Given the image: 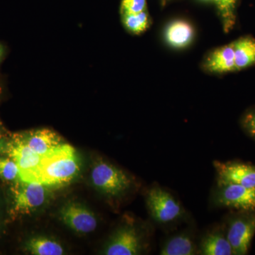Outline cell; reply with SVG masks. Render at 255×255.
Here are the masks:
<instances>
[{
    "mask_svg": "<svg viewBox=\"0 0 255 255\" xmlns=\"http://www.w3.org/2000/svg\"><path fill=\"white\" fill-rule=\"evenodd\" d=\"M80 157L73 146L62 144L43 156L33 182L47 187H61L78 175Z\"/></svg>",
    "mask_w": 255,
    "mask_h": 255,
    "instance_id": "1",
    "label": "cell"
},
{
    "mask_svg": "<svg viewBox=\"0 0 255 255\" xmlns=\"http://www.w3.org/2000/svg\"><path fill=\"white\" fill-rule=\"evenodd\" d=\"M47 186L37 182H26L18 179L10 184L8 214L16 219L34 212L44 205L48 199Z\"/></svg>",
    "mask_w": 255,
    "mask_h": 255,
    "instance_id": "2",
    "label": "cell"
},
{
    "mask_svg": "<svg viewBox=\"0 0 255 255\" xmlns=\"http://www.w3.org/2000/svg\"><path fill=\"white\" fill-rule=\"evenodd\" d=\"M91 180L97 190L112 197L122 195L132 185L131 178L126 172L103 159L94 164Z\"/></svg>",
    "mask_w": 255,
    "mask_h": 255,
    "instance_id": "3",
    "label": "cell"
},
{
    "mask_svg": "<svg viewBox=\"0 0 255 255\" xmlns=\"http://www.w3.org/2000/svg\"><path fill=\"white\" fill-rule=\"evenodd\" d=\"M146 203L152 219L164 226L180 221L186 214L179 201L169 191L159 186L149 189Z\"/></svg>",
    "mask_w": 255,
    "mask_h": 255,
    "instance_id": "4",
    "label": "cell"
},
{
    "mask_svg": "<svg viewBox=\"0 0 255 255\" xmlns=\"http://www.w3.org/2000/svg\"><path fill=\"white\" fill-rule=\"evenodd\" d=\"M215 206L243 211H255V187L239 184L217 185L212 196Z\"/></svg>",
    "mask_w": 255,
    "mask_h": 255,
    "instance_id": "5",
    "label": "cell"
},
{
    "mask_svg": "<svg viewBox=\"0 0 255 255\" xmlns=\"http://www.w3.org/2000/svg\"><path fill=\"white\" fill-rule=\"evenodd\" d=\"M255 234V211H243L242 214L231 218L226 236L232 247L233 255H246Z\"/></svg>",
    "mask_w": 255,
    "mask_h": 255,
    "instance_id": "6",
    "label": "cell"
},
{
    "mask_svg": "<svg viewBox=\"0 0 255 255\" xmlns=\"http://www.w3.org/2000/svg\"><path fill=\"white\" fill-rule=\"evenodd\" d=\"M142 236L132 224L119 228L112 235L104 251L107 255H135L143 248Z\"/></svg>",
    "mask_w": 255,
    "mask_h": 255,
    "instance_id": "7",
    "label": "cell"
},
{
    "mask_svg": "<svg viewBox=\"0 0 255 255\" xmlns=\"http://www.w3.org/2000/svg\"><path fill=\"white\" fill-rule=\"evenodd\" d=\"M217 172V185L239 184L255 187V166L242 162L214 161Z\"/></svg>",
    "mask_w": 255,
    "mask_h": 255,
    "instance_id": "8",
    "label": "cell"
},
{
    "mask_svg": "<svg viewBox=\"0 0 255 255\" xmlns=\"http://www.w3.org/2000/svg\"><path fill=\"white\" fill-rule=\"evenodd\" d=\"M59 214L64 224L78 234H88L97 227L95 215L80 203H67L60 210Z\"/></svg>",
    "mask_w": 255,
    "mask_h": 255,
    "instance_id": "9",
    "label": "cell"
},
{
    "mask_svg": "<svg viewBox=\"0 0 255 255\" xmlns=\"http://www.w3.org/2000/svg\"><path fill=\"white\" fill-rule=\"evenodd\" d=\"M11 135L42 157L63 144L61 137L50 129H35L14 132Z\"/></svg>",
    "mask_w": 255,
    "mask_h": 255,
    "instance_id": "10",
    "label": "cell"
},
{
    "mask_svg": "<svg viewBox=\"0 0 255 255\" xmlns=\"http://www.w3.org/2000/svg\"><path fill=\"white\" fill-rule=\"evenodd\" d=\"M199 254L204 255H233L232 247L228 241L226 233L219 228H214L201 239Z\"/></svg>",
    "mask_w": 255,
    "mask_h": 255,
    "instance_id": "11",
    "label": "cell"
},
{
    "mask_svg": "<svg viewBox=\"0 0 255 255\" xmlns=\"http://www.w3.org/2000/svg\"><path fill=\"white\" fill-rule=\"evenodd\" d=\"M162 255H194L199 254L194 236L184 231L168 238L161 248Z\"/></svg>",
    "mask_w": 255,
    "mask_h": 255,
    "instance_id": "12",
    "label": "cell"
},
{
    "mask_svg": "<svg viewBox=\"0 0 255 255\" xmlns=\"http://www.w3.org/2000/svg\"><path fill=\"white\" fill-rule=\"evenodd\" d=\"M204 68L214 73H225L236 70L233 43L212 52L206 58Z\"/></svg>",
    "mask_w": 255,
    "mask_h": 255,
    "instance_id": "13",
    "label": "cell"
},
{
    "mask_svg": "<svg viewBox=\"0 0 255 255\" xmlns=\"http://www.w3.org/2000/svg\"><path fill=\"white\" fill-rule=\"evenodd\" d=\"M194 35L192 26L183 20L173 21L165 30L166 41L174 48L187 46L192 41Z\"/></svg>",
    "mask_w": 255,
    "mask_h": 255,
    "instance_id": "14",
    "label": "cell"
},
{
    "mask_svg": "<svg viewBox=\"0 0 255 255\" xmlns=\"http://www.w3.org/2000/svg\"><path fill=\"white\" fill-rule=\"evenodd\" d=\"M235 68L241 70L255 64V40L252 37H244L233 42Z\"/></svg>",
    "mask_w": 255,
    "mask_h": 255,
    "instance_id": "15",
    "label": "cell"
},
{
    "mask_svg": "<svg viewBox=\"0 0 255 255\" xmlns=\"http://www.w3.org/2000/svg\"><path fill=\"white\" fill-rule=\"evenodd\" d=\"M23 249L28 254L33 255H62L65 252L58 242L44 236L30 238L25 243Z\"/></svg>",
    "mask_w": 255,
    "mask_h": 255,
    "instance_id": "16",
    "label": "cell"
},
{
    "mask_svg": "<svg viewBox=\"0 0 255 255\" xmlns=\"http://www.w3.org/2000/svg\"><path fill=\"white\" fill-rule=\"evenodd\" d=\"M124 27L133 34H140L145 31L150 25V17L147 10L137 14L122 15Z\"/></svg>",
    "mask_w": 255,
    "mask_h": 255,
    "instance_id": "17",
    "label": "cell"
},
{
    "mask_svg": "<svg viewBox=\"0 0 255 255\" xmlns=\"http://www.w3.org/2000/svg\"><path fill=\"white\" fill-rule=\"evenodd\" d=\"M214 2L217 6L221 18H222L224 30L226 32L231 31L236 23V7L237 0H206Z\"/></svg>",
    "mask_w": 255,
    "mask_h": 255,
    "instance_id": "18",
    "label": "cell"
},
{
    "mask_svg": "<svg viewBox=\"0 0 255 255\" xmlns=\"http://www.w3.org/2000/svg\"><path fill=\"white\" fill-rule=\"evenodd\" d=\"M19 177V168L14 159L8 156H0V179L11 184Z\"/></svg>",
    "mask_w": 255,
    "mask_h": 255,
    "instance_id": "19",
    "label": "cell"
},
{
    "mask_svg": "<svg viewBox=\"0 0 255 255\" xmlns=\"http://www.w3.org/2000/svg\"><path fill=\"white\" fill-rule=\"evenodd\" d=\"M146 10V0H122L121 13L123 14H137Z\"/></svg>",
    "mask_w": 255,
    "mask_h": 255,
    "instance_id": "20",
    "label": "cell"
},
{
    "mask_svg": "<svg viewBox=\"0 0 255 255\" xmlns=\"http://www.w3.org/2000/svg\"><path fill=\"white\" fill-rule=\"evenodd\" d=\"M243 125L248 133L255 138V112L247 114L243 120Z\"/></svg>",
    "mask_w": 255,
    "mask_h": 255,
    "instance_id": "21",
    "label": "cell"
},
{
    "mask_svg": "<svg viewBox=\"0 0 255 255\" xmlns=\"http://www.w3.org/2000/svg\"><path fill=\"white\" fill-rule=\"evenodd\" d=\"M8 133H9V132L6 131L4 127H3L2 124H1V122H0V143H1L5 137H6V135H8Z\"/></svg>",
    "mask_w": 255,
    "mask_h": 255,
    "instance_id": "22",
    "label": "cell"
},
{
    "mask_svg": "<svg viewBox=\"0 0 255 255\" xmlns=\"http://www.w3.org/2000/svg\"><path fill=\"white\" fill-rule=\"evenodd\" d=\"M5 53H6V50H5L4 46L0 43V64L4 59Z\"/></svg>",
    "mask_w": 255,
    "mask_h": 255,
    "instance_id": "23",
    "label": "cell"
},
{
    "mask_svg": "<svg viewBox=\"0 0 255 255\" xmlns=\"http://www.w3.org/2000/svg\"><path fill=\"white\" fill-rule=\"evenodd\" d=\"M3 226L2 213H1V206H0V233L1 232Z\"/></svg>",
    "mask_w": 255,
    "mask_h": 255,
    "instance_id": "24",
    "label": "cell"
},
{
    "mask_svg": "<svg viewBox=\"0 0 255 255\" xmlns=\"http://www.w3.org/2000/svg\"><path fill=\"white\" fill-rule=\"evenodd\" d=\"M1 94H2V89H1V85H0V99H1Z\"/></svg>",
    "mask_w": 255,
    "mask_h": 255,
    "instance_id": "25",
    "label": "cell"
}]
</instances>
